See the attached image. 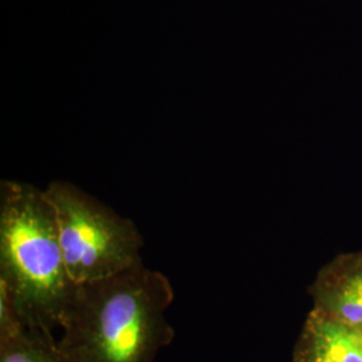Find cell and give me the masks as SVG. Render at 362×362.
Listing matches in <instances>:
<instances>
[{"label":"cell","mask_w":362,"mask_h":362,"mask_svg":"<svg viewBox=\"0 0 362 362\" xmlns=\"http://www.w3.org/2000/svg\"><path fill=\"white\" fill-rule=\"evenodd\" d=\"M79 286L66 267L55 215L42 189L0 185V333L65 325Z\"/></svg>","instance_id":"cell-1"},{"label":"cell","mask_w":362,"mask_h":362,"mask_svg":"<svg viewBox=\"0 0 362 362\" xmlns=\"http://www.w3.org/2000/svg\"><path fill=\"white\" fill-rule=\"evenodd\" d=\"M172 300L168 278L144 264L81 285L59 348L69 362H155L175 338Z\"/></svg>","instance_id":"cell-2"},{"label":"cell","mask_w":362,"mask_h":362,"mask_svg":"<svg viewBox=\"0 0 362 362\" xmlns=\"http://www.w3.org/2000/svg\"><path fill=\"white\" fill-rule=\"evenodd\" d=\"M43 194L55 215L66 267L77 285L143 264V238L132 220L119 216L71 182L52 181Z\"/></svg>","instance_id":"cell-3"},{"label":"cell","mask_w":362,"mask_h":362,"mask_svg":"<svg viewBox=\"0 0 362 362\" xmlns=\"http://www.w3.org/2000/svg\"><path fill=\"white\" fill-rule=\"evenodd\" d=\"M296 362H362V330L314 311L296 353Z\"/></svg>","instance_id":"cell-4"},{"label":"cell","mask_w":362,"mask_h":362,"mask_svg":"<svg viewBox=\"0 0 362 362\" xmlns=\"http://www.w3.org/2000/svg\"><path fill=\"white\" fill-rule=\"evenodd\" d=\"M0 362H69L52 332L18 326L0 333Z\"/></svg>","instance_id":"cell-5"},{"label":"cell","mask_w":362,"mask_h":362,"mask_svg":"<svg viewBox=\"0 0 362 362\" xmlns=\"http://www.w3.org/2000/svg\"><path fill=\"white\" fill-rule=\"evenodd\" d=\"M329 308L338 321L362 330V293L353 276L333 293Z\"/></svg>","instance_id":"cell-6"},{"label":"cell","mask_w":362,"mask_h":362,"mask_svg":"<svg viewBox=\"0 0 362 362\" xmlns=\"http://www.w3.org/2000/svg\"><path fill=\"white\" fill-rule=\"evenodd\" d=\"M353 278H354L356 284H357L358 288L361 290L362 293V272H357V274H354V275H353Z\"/></svg>","instance_id":"cell-7"}]
</instances>
